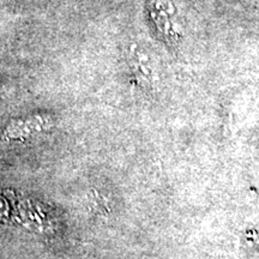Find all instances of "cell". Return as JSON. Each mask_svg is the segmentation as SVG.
<instances>
[{
    "mask_svg": "<svg viewBox=\"0 0 259 259\" xmlns=\"http://www.w3.org/2000/svg\"><path fill=\"white\" fill-rule=\"evenodd\" d=\"M151 15L156 22L158 30L169 41L178 40L180 36L179 29L176 28L177 11L171 0H153Z\"/></svg>",
    "mask_w": 259,
    "mask_h": 259,
    "instance_id": "6da1fadb",
    "label": "cell"
},
{
    "mask_svg": "<svg viewBox=\"0 0 259 259\" xmlns=\"http://www.w3.org/2000/svg\"><path fill=\"white\" fill-rule=\"evenodd\" d=\"M131 54H130V64L134 67L136 74L144 80H153V69H151L150 59L149 56L144 53L143 50H139L137 46L131 47Z\"/></svg>",
    "mask_w": 259,
    "mask_h": 259,
    "instance_id": "7a4b0ae2",
    "label": "cell"
}]
</instances>
